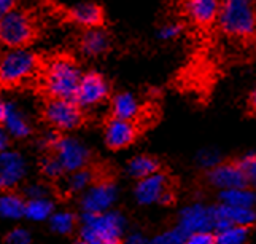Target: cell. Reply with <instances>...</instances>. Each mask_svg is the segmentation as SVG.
<instances>
[{
	"label": "cell",
	"mask_w": 256,
	"mask_h": 244,
	"mask_svg": "<svg viewBox=\"0 0 256 244\" xmlns=\"http://www.w3.org/2000/svg\"><path fill=\"white\" fill-rule=\"evenodd\" d=\"M82 71L74 59L66 56L52 58L45 67L43 86L51 99H72L78 91L82 82Z\"/></svg>",
	"instance_id": "cell-1"
},
{
	"label": "cell",
	"mask_w": 256,
	"mask_h": 244,
	"mask_svg": "<svg viewBox=\"0 0 256 244\" xmlns=\"http://www.w3.org/2000/svg\"><path fill=\"white\" fill-rule=\"evenodd\" d=\"M218 24L226 36L248 39L256 32L254 0H222Z\"/></svg>",
	"instance_id": "cell-2"
},
{
	"label": "cell",
	"mask_w": 256,
	"mask_h": 244,
	"mask_svg": "<svg viewBox=\"0 0 256 244\" xmlns=\"http://www.w3.org/2000/svg\"><path fill=\"white\" fill-rule=\"evenodd\" d=\"M126 222L120 212L108 211L104 214H83L82 239H96L104 244H121Z\"/></svg>",
	"instance_id": "cell-3"
},
{
	"label": "cell",
	"mask_w": 256,
	"mask_h": 244,
	"mask_svg": "<svg viewBox=\"0 0 256 244\" xmlns=\"http://www.w3.org/2000/svg\"><path fill=\"white\" fill-rule=\"evenodd\" d=\"M38 58L32 50L10 48L0 61V82L4 86H16L37 72Z\"/></svg>",
	"instance_id": "cell-4"
},
{
	"label": "cell",
	"mask_w": 256,
	"mask_h": 244,
	"mask_svg": "<svg viewBox=\"0 0 256 244\" xmlns=\"http://www.w3.org/2000/svg\"><path fill=\"white\" fill-rule=\"evenodd\" d=\"M34 39V23L24 10L14 8L2 15L0 20V40L8 48L26 47Z\"/></svg>",
	"instance_id": "cell-5"
},
{
	"label": "cell",
	"mask_w": 256,
	"mask_h": 244,
	"mask_svg": "<svg viewBox=\"0 0 256 244\" xmlns=\"http://www.w3.org/2000/svg\"><path fill=\"white\" fill-rule=\"evenodd\" d=\"M43 115L52 128L60 131L75 129L83 121L82 107L72 99H50L43 110Z\"/></svg>",
	"instance_id": "cell-6"
},
{
	"label": "cell",
	"mask_w": 256,
	"mask_h": 244,
	"mask_svg": "<svg viewBox=\"0 0 256 244\" xmlns=\"http://www.w3.org/2000/svg\"><path fill=\"white\" fill-rule=\"evenodd\" d=\"M108 98V85L97 72H88L82 77L80 86L75 96V102L82 109H91L102 104Z\"/></svg>",
	"instance_id": "cell-7"
},
{
	"label": "cell",
	"mask_w": 256,
	"mask_h": 244,
	"mask_svg": "<svg viewBox=\"0 0 256 244\" xmlns=\"http://www.w3.org/2000/svg\"><path fill=\"white\" fill-rule=\"evenodd\" d=\"M54 156L60 161L66 172H75L84 168L90 158L86 145L75 137H60L54 149Z\"/></svg>",
	"instance_id": "cell-8"
},
{
	"label": "cell",
	"mask_w": 256,
	"mask_h": 244,
	"mask_svg": "<svg viewBox=\"0 0 256 244\" xmlns=\"http://www.w3.org/2000/svg\"><path fill=\"white\" fill-rule=\"evenodd\" d=\"M116 199V187L112 182H99L84 191L82 199L83 214L108 212Z\"/></svg>",
	"instance_id": "cell-9"
},
{
	"label": "cell",
	"mask_w": 256,
	"mask_h": 244,
	"mask_svg": "<svg viewBox=\"0 0 256 244\" xmlns=\"http://www.w3.org/2000/svg\"><path fill=\"white\" fill-rule=\"evenodd\" d=\"M214 207H207L204 204H191L180 212L178 228L186 233V236L198 231H214Z\"/></svg>",
	"instance_id": "cell-10"
},
{
	"label": "cell",
	"mask_w": 256,
	"mask_h": 244,
	"mask_svg": "<svg viewBox=\"0 0 256 244\" xmlns=\"http://www.w3.org/2000/svg\"><path fill=\"white\" fill-rule=\"evenodd\" d=\"M208 179L222 191L244 188L248 185V180H246V176L239 163H220L216 168L210 169Z\"/></svg>",
	"instance_id": "cell-11"
},
{
	"label": "cell",
	"mask_w": 256,
	"mask_h": 244,
	"mask_svg": "<svg viewBox=\"0 0 256 244\" xmlns=\"http://www.w3.org/2000/svg\"><path fill=\"white\" fill-rule=\"evenodd\" d=\"M26 171V161L22 155L18 152L5 150L0 155V187L2 188H13L24 179Z\"/></svg>",
	"instance_id": "cell-12"
},
{
	"label": "cell",
	"mask_w": 256,
	"mask_h": 244,
	"mask_svg": "<svg viewBox=\"0 0 256 244\" xmlns=\"http://www.w3.org/2000/svg\"><path fill=\"white\" fill-rule=\"evenodd\" d=\"M169 191V180L161 172H156L153 176H148L138 180L136 187V199L140 204H153L161 203L162 196Z\"/></svg>",
	"instance_id": "cell-13"
},
{
	"label": "cell",
	"mask_w": 256,
	"mask_h": 244,
	"mask_svg": "<svg viewBox=\"0 0 256 244\" xmlns=\"http://www.w3.org/2000/svg\"><path fill=\"white\" fill-rule=\"evenodd\" d=\"M137 136L136 125L129 120H121V118H112L107 121L105 126V142L113 150L124 149V147L130 145L134 142Z\"/></svg>",
	"instance_id": "cell-14"
},
{
	"label": "cell",
	"mask_w": 256,
	"mask_h": 244,
	"mask_svg": "<svg viewBox=\"0 0 256 244\" xmlns=\"http://www.w3.org/2000/svg\"><path fill=\"white\" fill-rule=\"evenodd\" d=\"M183 8L194 24L200 26V28H207V26L218 21L222 0H184Z\"/></svg>",
	"instance_id": "cell-15"
},
{
	"label": "cell",
	"mask_w": 256,
	"mask_h": 244,
	"mask_svg": "<svg viewBox=\"0 0 256 244\" xmlns=\"http://www.w3.org/2000/svg\"><path fill=\"white\" fill-rule=\"evenodd\" d=\"M0 121H2L4 129L12 137L24 139L30 134L29 121L26 120L24 113L10 101H2L0 104Z\"/></svg>",
	"instance_id": "cell-16"
},
{
	"label": "cell",
	"mask_w": 256,
	"mask_h": 244,
	"mask_svg": "<svg viewBox=\"0 0 256 244\" xmlns=\"http://www.w3.org/2000/svg\"><path fill=\"white\" fill-rule=\"evenodd\" d=\"M70 18L75 24L82 26L84 29L100 28L104 21V12L97 4L82 2L70 8Z\"/></svg>",
	"instance_id": "cell-17"
},
{
	"label": "cell",
	"mask_w": 256,
	"mask_h": 244,
	"mask_svg": "<svg viewBox=\"0 0 256 244\" xmlns=\"http://www.w3.org/2000/svg\"><path fill=\"white\" fill-rule=\"evenodd\" d=\"M110 47L108 34L100 28L86 29L80 39V50L84 56L96 58L104 55Z\"/></svg>",
	"instance_id": "cell-18"
},
{
	"label": "cell",
	"mask_w": 256,
	"mask_h": 244,
	"mask_svg": "<svg viewBox=\"0 0 256 244\" xmlns=\"http://www.w3.org/2000/svg\"><path fill=\"white\" fill-rule=\"evenodd\" d=\"M112 113L114 118L132 121L138 117L140 104L132 93H118L112 101Z\"/></svg>",
	"instance_id": "cell-19"
},
{
	"label": "cell",
	"mask_w": 256,
	"mask_h": 244,
	"mask_svg": "<svg viewBox=\"0 0 256 244\" xmlns=\"http://www.w3.org/2000/svg\"><path fill=\"white\" fill-rule=\"evenodd\" d=\"M222 204L228 206H237V207H256V191L252 188H234V190H224L220 193Z\"/></svg>",
	"instance_id": "cell-20"
},
{
	"label": "cell",
	"mask_w": 256,
	"mask_h": 244,
	"mask_svg": "<svg viewBox=\"0 0 256 244\" xmlns=\"http://www.w3.org/2000/svg\"><path fill=\"white\" fill-rule=\"evenodd\" d=\"M220 211L229 220L232 226H250L256 222V211L253 207H237V206H228L220 204Z\"/></svg>",
	"instance_id": "cell-21"
},
{
	"label": "cell",
	"mask_w": 256,
	"mask_h": 244,
	"mask_svg": "<svg viewBox=\"0 0 256 244\" xmlns=\"http://www.w3.org/2000/svg\"><path fill=\"white\" fill-rule=\"evenodd\" d=\"M26 203L20 195L5 193L0 198V215L8 220H18L26 215Z\"/></svg>",
	"instance_id": "cell-22"
},
{
	"label": "cell",
	"mask_w": 256,
	"mask_h": 244,
	"mask_svg": "<svg viewBox=\"0 0 256 244\" xmlns=\"http://www.w3.org/2000/svg\"><path fill=\"white\" fill-rule=\"evenodd\" d=\"M158 161L152 156L146 155H138L136 158H132L128 164V172L132 177H136L138 180H142L148 176H153L158 172Z\"/></svg>",
	"instance_id": "cell-23"
},
{
	"label": "cell",
	"mask_w": 256,
	"mask_h": 244,
	"mask_svg": "<svg viewBox=\"0 0 256 244\" xmlns=\"http://www.w3.org/2000/svg\"><path fill=\"white\" fill-rule=\"evenodd\" d=\"M52 215V203L48 198L29 199L26 204V217L32 222L50 220Z\"/></svg>",
	"instance_id": "cell-24"
},
{
	"label": "cell",
	"mask_w": 256,
	"mask_h": 244,
	"mask_svg": "<svg viewBox=\"0 0 256 244\" xmlns=\"http://www.w3.org/2000/svg\"><path fill=\"white\" fill-rule=\"evenodd\" d=\"M50 226L52 231H56L59 234H67L74 230L75 226V217L74 214H70L67 211H60L51 215L50 219Z\"/></svg>",
	"instance_id": "cell-25"
},
{
	"label": "cell",
	"mask_w": 256,
	"mask_h": 244,
	"mask_svg": "<svg viewBox=\"0 0 256 244\" xmlns=\"http://www.w3.org/2000/svg\"><path fill=\"white\" fill-rule=\"evenodd\" d=\"M246 239V228L244 226H229L216 233V244H244Z\"/></svg>",
	"instance_id": "cell-26"
},
{
	"label": "cell",
	"mask_w": 256,
	"mask_h": 244,
	"mask_svg": "<svg viewBox=\"0 0 256 244\" xmlns=\"http://www.w3.org/2000/svg\"><path fill=\"white\" fill-rule=\"evenodd\" d=\"M92 182V172L88 169H80L70 174L67 180V188L70 191H83L88 190Z\"/></svg>",
	"instance_id": "cell-27"
},
{
	"label": "cell",
	"mask_w": 256,
	"mask_h": 244,
	"mask_svg": "<svg viewBox=\"0 0 256 244\" xmlns=\"http://www.w3.org/2000/svg\"><path fill=\"white\" fill-rule=\"evenodd\" d=\"M184 241H186V233L176 226L174 230L158 234L153 239H150L148 244H184Z\"/></svg>",
	"instance_id": "cell-28"
},
{
	"label": "cell",
	"mask_w": 256,
	"mask_h": 244,
	"mask_svg": "<svg viewBox=\"0 0 256 244\" xmlns=\"http://www.w3.org/2000/svg\"><path fill=\"white\" fill-rule=\"evenodd\" d=\"M183 32V26L176 21H170V23H166L162 24L160 31H158V39H161L164 42H170V40H175L182 36Z\"/></svg>",
	"instance_id": "cell-29"
},
{
	"label": "cell",
	"mask_w": 256,
	"mask_h": 244,
	"mask_svg": "<svg viewBox=\"0 0 256 244\" xmlns=\"http://www.w3.org/2000/svg\"><path fill=\"white\" fill-rule=\"evenodd\" d=\"M239 164L245 172L248 185L253 187V190H256V153H250L244 156Z\"/></svg>",
	"instance_id": "cell-30"
},
{
	"label": "cell",
	"mask_w": 256,
	"mask_h": 244,
	"mask_svg": "<svg viewBox=\"0 0 256 244\" xmlns=\"http://www.w3.org/2000/svg\"><path fill=\"white\" fill-rule=\"evenodd\" d=\"M42 171L45 176L51 177V179H56L59 176H62V172L64 168H62V164H60V161L56 158V156H50V158H45L42 163Z\"/></svg>",
	"instance_id": "cell-31"
},
{
	"label": "cell",
	"mask_w": 256,
	"mask_h": 244,
	"mask_svg": "<svg viewBox=\"0 0 256 244\" xmlns=\"http://www.w3.org/2000/svg\"><path fill=\"white\" fill-rule=\"evenodd\" d=\"M198 160H199L200 166L214 169L220 164V153L216 150H214V149H206V150H202L199 153Z\"/></svg>",
	"instance_id": "cell-32"
},
{
	"label": "cell",
	"mask_w": 256,
	"mask_h": 244,
	"mask_svg": "<svg viewBox=\"0 0 256 244\" xmlns=\"http://www.w3.org/2000/svg\"><path fill=\"white\" fill-rule=\"evenodd\" d=\"M184 244H216V234L212 231H198L186 236Z\"/></svg>",
	"instance_id": "cell-33"
},
{
	"label": "cell",
	"mask_w": 256,
	"mask_h": 244,
	"mask_svg": "<svg viewBox=\"0 0 256 244\" xmlns=\"http://www.w3.org/2000/svg\"><path fill=\"white\" fill-rule=\"evenodd\" d=\"M6 244H30V234L24 228H14L6 234Z\"/></svg>",
	"instance_id": "cell-34"
},
{
	"label": "cell",
	"mask_w": 256,
	"mask_h": 244,
	"mask_svg": "<svg viewBox=\"0 0 256 244\" xmlns=\"http://www.w3.org/2000/svg\"><path fill=\"white\" fill-rule=\"evenodd\" d=\"M48 195V190L46 187H43L40 184H32L26 188V196L29 199H37V198H46Z\"/></svg>",
	"instance_id": "cell-35"
},
{
	"label": "cell",
	"mask_w": 256,
	"mask_h": 244,
	"mask_svg": "<svg viewBox=\"0 0 256 244\" xmlns=\"http://www.w3.org/2000/svg\"><path fill=\"white\" fill-rule=\"evenodd\" d=\"M59 139H60V137H59L56 133H52V131H51V133H46L45 136H43V145H45V147H51V149H54Z\"/></svg>",
	"instance_id": "cell-36"
},
{
	"label": "cell",
	"mask_w": 256,
	"mask_h": 244,
	"mask_svg": "<svg viewBox=\"0 0 256 244\" xmlns=\"http://www.w3.org/2000/svg\"><path fill=\"white\" fill-rule=\"evenodd\" d=\"M150 241L145 239L144 234H140V233H132L129 234V236L126 238L124 244H148Z\"/></svg>",
	"instance_id": "cell-37"
},
{
	"label": "cell",
	"mask_w": 256,
	"mask_h": 244,
	"mask_svg": "<svg viewBox=\"0 0 256 244\" xmlns=\"http://www.w3.org/2000/svg\"><path fill=\"white\" fill-rule=\"evenodd\" d=\"M16 7V0H0V13L6 15L14 10Z\"/></svg>",
	"instance_id": "cell-38"
},
{
	"label": "cell",
	"mask_w": 256,
	"mask_h": 244,
	"mask_svg": "<svg viewBox=\"0 0 256 244\" xmlns=\"http://www.w3.org/2000/svg\"><path fill=\"white\" fill-rule=\"evenodd\" d=\"M8 137H10V134L4 129V131L0 133V149H2V152H5L8 147Z\"/></svg>",
	"instance_id": "cell-39"
},
{
	"label": "cell",
	"mask_w": 256,
	"mask_h": 244,
	"mask_svg": "<svg viewBox=\"0 0 256 244\" xmlns=\"http://www.w3.org/2000/svg\"><path fill=\"white\" fill-rule=\"evenodd\" d=\"M250 106L256 110V90L252 93V96H250Z\"/></svg>",
	"instance_id": "cell-40"
},
{
	"label": "cell",
	"mask_w": 256,
	"mask_h": 244,
	"mask_svg": "<svg viewBox=\"0 0 256 244\" xmlns=\"http://www.w3.org/2000/svg\"><path fill=\"white\" fill-rule=\"evenodd\" d=\"M82 239V238H80ZM84 244H104V242H100V241H96V239H82Z\"/></svg>",
	"instance_id": "cell-41"
}]
</instances>
